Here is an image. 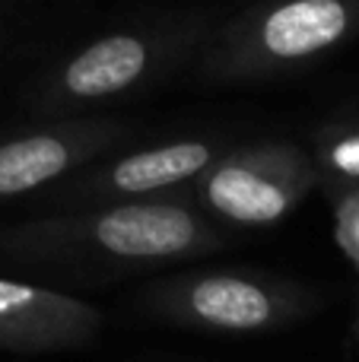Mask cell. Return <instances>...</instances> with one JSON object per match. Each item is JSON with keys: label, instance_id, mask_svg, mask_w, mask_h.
<instances>
[{"label": "cell", "instance_id": "cell-1", "mask_svg": "<svg viewBox=\"0 0 359 362\" xmlns=\"http://www.w3.org/2000/svg\"><path fill=\"white\" fill-rule=\"evenodd\" d=\"M194 238V223L175 206H124L99 223V242L114 255H175Z\"/></svg>", "mask_w": 359, "mask_h": 362}, {"label": "cell", "instance_id": "cell-2", "mask_svg": "<svg viewBox=\"0 0 359 362\" xmlns=\"http://www.w3.org/2000/svg\"><path fill=\"white\" fill-rule=\"evenodd\" d=\"M188 308L204 325L223 331H258L273 318V299L235 276H210L188 293Z\"/></svg>", "mask_w": 359, "mask_h": 362}, {"label": "cell", "instance_id": "cell-3", "mask_svg": "<svg viewBox=\"0 0 359 362\" xmlns=\"http://www.w3.org/2000/svg\"><path fill=\"white\" fill-rule=\"evenodd\" d=\"M347 29V13L337 0H296L280 6L264 25V42L273 54L299 57L331 45Z\"/></svg>", "mask_w": 359, "mask_h": 362}, {"label": "cell", "instance_id": "cell-4", "mask_svg": "<svg viewBox=\"0 0 359 362\" xmlns=\"http://www.w3.org/2000/svg\"><path fill=\"white\" fill-rule=\"evenodd\" d=\"M70 325L57 315L54 296H42L25 283L0 280V344L42 346L64 337Z\"/></svg>", "mask_w": 359, "mask_h": 362}, {"label": "cell", "instance_id": "cell-5", "mask_svg": "<svg viewBox=\"0 0 359 362\" xmlns=\"http://www.w3.org/2000/svg\"><path fill=\"white\" fill-rule=\"evenodd\" d=\"M146 51L137 38H102L67 70V86L76 95H105L127 86L143 70Z\"/></svg>", "mask_w": 359, "mask_h": 362}, {"label": "cell", "instance_id": "cell-6", "mask_svg": "<svg viewBox=\"0 0 359 362\" xmlns=\"http://www.w3.org/2000/svg\"><path fill=\"white\" fill-rule=\"evenodd\" d=\"M210 200L242 223H271L283 213L286 197L271 181L245 169H223L210 181Z\"/></svg>", "mask_w": 359, "mask_h": 362}, {"label": "cell", "instance_id": "cell-7", "mask_svg": "<svg viewBox=\"0 0 359 362\" xmlns=\"http://www.w3.org/2000/svg\"><path fill=\"white\" fill-rule=\"evenodd\" d=\"M67 165V150L54 137H29L0 146V194H19L54 178Z\"/></svg>", "mask_w": 359, "mask_h": 362}, {"label": "cell", "instance_id": "cell-8", "mask_svg": "<svg viewBox=\"0 0 359 362\" xmlns=\"http://www.w3.org/2000/svg\"><path fill=\"white\" fill-rule=\"evenodd\" d=\"M204 163H207V150L201 144H178L124 159L114 169V181L127 191H150V187L172 185L178 178L194 175Z\"/></svg>", "mask_w": 359, "mask_h": 362}, {"label": "cell", "instance_id": "cell-9", "mask_svg": "<svg viewBox=\"0 0 359 362\" xmlns=\"http://www.w3.org/2000/svg\"><path fill=\"white\" fill-rule=\"evenodd\" d=\"M334 163L341 165L343 172H350V175H359V137L356 140H347V144L337 146Z\"/></svg>", "mask_w": 359, "mask_h": 362}]
</instances>
